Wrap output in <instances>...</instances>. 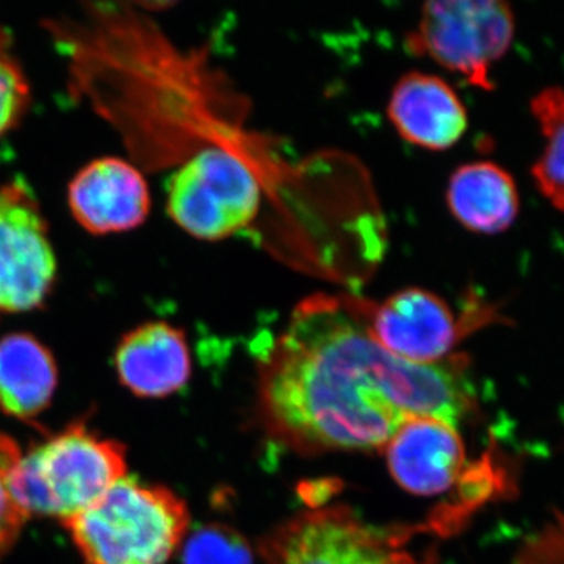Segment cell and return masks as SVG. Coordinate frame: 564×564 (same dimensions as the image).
I'll return each instance as SVG.
<instances>
[{"instance_id":"4fadbf2b","label":"cell","mask_w":564,"mask_h":564,"mask_svg":"<svg viewBox=\"0 0 564 564\" xmlns=\"http://www.w3.org/2000/svg\"><path fill=\"white\" fill-rule=\"evenodd\" d=\"M445 202L463 228L484 236L510 229L521 210L513 176L503 166L488 161L458 166L448 180Z\"/></svg>"},{"instance_id":"3957f363","label":"cell","mask_w":564,"mask_h":564,"mask_svg":"<svg viewBox=\"0 0 564 564\" xmlns=\"http://www.w3.org/2000/svg\"><path fill=\"white\" fill-rule=\"evenodd\" d=\"M126 469L124 445L104 440L84 423H73L22 456L13 494L29 516L65 522L98 502L126 477Z\"/></svg>"},{"instance_id":"2e32d148","label":"cell","mask_w":564,"mask_h":564,"mask_svg":"<svg viewBox=\"0 0 564 564\" xmlns=\"http://www.w3.org/2000/svg\"><path fill=\"white\" fill-rule=\"evenodd\" d=\"M184 564H252V552L236 530L204 525L188 538L182 552Z\"/></svg>"},{"instance_id":"d6986e66","label":"cell","mask_w":564,"mask_h":564,"mask_svg":"<svg viewBox=\"0 0 564 564\" xmlns=\"http://www.w3.org/2000/svg\"><path fill=\"white\" fill-rule=\"evenodd\" d=\"M510 564H564V510L545 519L518 549Z\"/></svg>"},{"instance_id":"7a4b0ae2","label":"cell","mask_w":564,"mask_h":564,"mask_svg":"<svg viewBox=\"0 0 564 564\" xmlns=\"http://www.w3.org/2000/svg\"><path fill=\"white\" fill-rule=\"evenodd\" d=\"M63 524L88 564H165L184 543L191 514L169 488L122 477Z\"/></svg>"},{"instance_id":"ba28073f","label":"cell","mask_w":564,"mask_h":564,"mask_svg":"<svg viewBox=\"0 0 564 564\" xmlns=\"http://www.w3.org/2000/svg\"><path fill=\"white\" fill-rule=\"evenodd\" d=\"M377 343L403 361L433 366L451 358L462 325L448 303L434 292L408 288L369 311Z\"/></svg>"},{"instance_id":"e0dca14e","label":"cell","mask_w":564,"mask_h":564,"mask_svg":"<svg viewBox=\"0 0 564 564\" xmlns=\"http://www.w3.org/2000/svg\"><path fill=\"white\" fill-rule=\"evenodd\" d=\"M31 104V85L11 50V36L0 25V137L17 128Z\"/></svg>"},{"instance_id":"8fae6325","label":"cell","mask_w":564,"mask_h":564,"mask_svg":"<svg viewBox=\"0 0 564 564\" xmlns=\"http://www.w3.org/2000/svg\"><path fill=\"white\" fill-rule=\"evenodd\" d=\"M388 117L404 141L429 151L451 150L469 126L466 107L454 88L421 70L404 74L393 85Z\"/></svg>"},{"instance_id":"277c9868","label":"cell","mask_w":564,"mask_h":564,"mask_svg":"<svg viewBox=\"0 0 564 564\" xmlns=\"http://www.w3.org/2000/svg\"><path fill=\"white\" fill-rule=\"evenodd\" d=\"M261 199L258 176L247 162L226 148L210 147L173 174L166 209L185 232L215 242L254 221Z\"/></svg>"},{"instance_id":"30bf717a","label":"cell","mask_w":564,"mask_h":564,"mask_svg":"<svg viewBox=\"0 0 564 564\" xmlns=\"http://www.w3.org/2000/svg\"><path fill=\"white\" fill-rule=\"evenodd\" d=\"M74 218L88 232L131 231L150 215L151 195L139 169L118 158L88 163L69 184Z\"/></svg>"},{"instance_id":"52a82bcc","label":"cell","mask_w":564,"mask_h":564,"mask_svg":"<svg viewBox=\"0 0 564 564\" xmlns=\"http://www.w3.org/2000/svg\"><path fill=\"white\" fill-rule=\"evenodd\" d=\"M55 276L47 223L35 193L18 177L0 187V314L39 310Z\"/></svg>"},{"instance_id":"7c38bea8","label":"cell","mask_w":564,"mask_h":564,"mask_svg":"<svg viewBox=\"0 0 564 564\" xmlns=\"http://www.w3.org/2000/svg\"><path fill=\"white\" fill-rule=\"evenodd\" d=\"M121 384L141 399H165L191 380L192 356L182 329L148 322L126 334L115 351Z\"/></svg>"},{"instance_id":"9c48e42d","label":"cell","mask_w":564,"mask_h":564,"mask_svg":"<svg viewBox=\"0 0 564 564\" xmlns=\"http://www.w3.org/2000/svg\"><path fill=\"white\" fill-rule=\"evenodd\" d=\"M383 454L393 480L415 496L447 492L462 480L467 466L458 426L437 417H415L404 423Z\"/></svg>"},{"instance_id":"8992f818","label":"cell","mask_w":564,"mask_h":564,"mask_svg":"<svg viewBox=\"0 0 564 564\" xmlns=\"http://www.w3.org/2000/svg\"><path fill=\"white\" fill-rule=\"evenodd\" d=\"M262 556L265 564H417L402 538L345 507L293 516L263 540Z\"/></svg>"},{"instance_id":"6da1fadb","label":"cell","mask_w":564,"mask_h":564,"mask_svg":"<svg viewBox=\"0 0 564 564\" xmlns=\"http://www.w3.org/2000/svg\"><path fill=\"white\" fill-rule=\"evenodd\" d=\"M474 402L464 358L403 361L377 343L369 311L326 293L296 304L259 372L263 423L300 454L383 452L411 419L459 426Z\"/></svg>"},{"instance_id":"5b68a950","label":"cell","mask_w":564,"mask_h":564,"mask_svg":"<svg viewBox=\"0 0 564 564\" xmlns=\"http://www.w3.org/2000/svg\"><path fill=\"white\" fill-rule=\"evenodd\" d=\"M514 33L513 10L499 0L426 2L408 47L474 87L492 90L491 70L510 51Z\"/></svg>"},{"instance_id":"5bb4252c","label":"cell","mask_w":564,"mask_h":564,"mask_svg":"<svg viewBox=\"0 0 564 564\" xmlns=\"http://www.w3.org/2000/svg\"><path fill=\"white\" fill-rule=\"evenodd\" d=\"M58 383L57 362L36 337L25 333L0 339V411L32 422L51 406Z\"/></svg>"},{"instance_id":"ac0fdd59","label":"cell","mask_w":564,"mask_h":564,"mask_svg":"<svg viewBox=\"0 0 564 564\" xmlns=\"http://www.w3.org/2000/svg\"><path fill=\"white\" fill-rule=\"evenodd\" d=\"M21 458L17 441L0 433V558L13 547L22 527L31 518L13 494V477Z\"/></svg>"},{"instance_id":"9a60e30c","label":"cell","mask_w":564,"mask_h":564,"mask_svg":"<svg viewBox=\"0 0 564 564\" xmlns=\"http://www.w3.org/2000/svg\"><path fill=\"white\" fill-rule=\"evenodd\" d=\"M532 113L545 137L544 150L533 163L536 191L556 210L564 212V90L544 88L532 99Z\"/></svg>"}]
</instances>
